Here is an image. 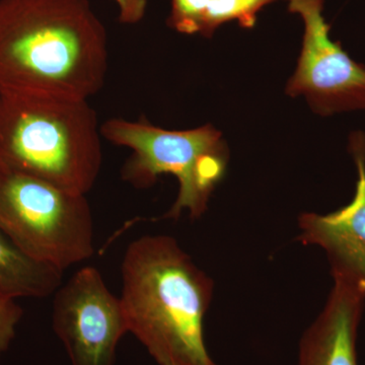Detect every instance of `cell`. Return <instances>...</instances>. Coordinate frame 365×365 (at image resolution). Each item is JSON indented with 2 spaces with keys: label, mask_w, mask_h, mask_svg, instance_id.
I'll return each mask as SVG.
<instances>
[{
  "label": "cell",
  "mask_w": 365,
  "mask_h": 365,
  "mask_svg": "<svg viewBox=\"0 0 365 365\" xmlns=\"http://www.w3.org/2000/svg\"><path fill=\"white\" fill-rule=\"evenodd\" d=\"M107 71V32L88 0H0V97L88 101Z\"/></svg>",
  "instance_id": "1"
},
{
  "label": "cell",
  "mask_w": 365,
  "mask_h": 365,
  "mask_svg": "<svg viewBox=\"0 0 365 365\" xmlns=\"http://www.w3.org/2000/svg\"><path fill=\"white\" fill-rule=\"evenodd\" d=\"M120 297L128 332L158 365H216L204 339L213 281L169 235L129 244Z\"/></svg>",
  "instance_id": "2"
},
{
  "label": "cell",
  "mask_w": 365,
  "mask_h": 365,
  "mask_svg": "<svg viewBox=\"0 0 365 365\" xmlns=\"http://www.w3.org/2000/svg\"><path fill=\"white\" fill-rule=\"evenodd\" d=\"M101 126L86 100L0 97V165L86 195L102 167Z\"/></svg>",
  "instance_id": "3"
},
{
  "label": "cell",
  "mask_w": 365,
  "mask_h": 365,
  "mask_svg": "<svg viewBox=\"0 0 365 365\" xmlns=\"http://www.w3.org/2000/svg\"><path fill=\"white\" fill-rule=\"evenodd\" d=\"M110 143L133 153L121 170L122 179L136 188H148L160 175H173L179 193L165 218L177 220L188 210L193 220L204 215L227 170L228 150L222 133L211 125L191 130H165L145 120L111 119L101 125Z\"/></svg>",
  "instance_id": "4"
},
{
  "label": "cell",
  "mask_w": 365,
  "mask_h": 365,
  "mask_svg": "<svg viewBox=\"0 0 365 365\" xmlns=\"http://www.w3.org/2000/svg\"><path fill=\"white\" fill-rule=\"evenodd\" d=\"M0 230L26 254L63 271L95 253L85 195L1 165Z\"/></svg>",
  "instance_id": "5"
},
{
  "label": "cell",
  "mask_w": 365,
  "mask_h": 365,
  "mask_svg": "<svg viewBox=\"0 0 365 365\" xmlns=\"http://www.w3.org/2000/svg\"><path fill=\"white\" fill-rule=\"evenodd\" d=\"M290 13L304 21V34L297 71L287 95L307 98L323 116L365 110V66L357 63L330 37L324 18V0H288Z\"/></svg>",
  "instance_id": "6"
},
{
  "label": "cell",
  "mask_w": 365,
  "mask_h": 365,
  "mask_svg": "<svg viewBox=\"0 0 365 365\" xmlns=\"http://www.w3.org/2000/svg\"><path fill=\"white\" fill-rule=\"evenodd\" d=\"M54 294L53 328L72 365H114L118 343L128 327L120 299L100 271L79 269Z\"/></svg>",
  "instance_id": "7"
},
{
  "label": "cell",
  "mask_w": 365,
  "mask_h": 365,
  "mask_svg": "<svg viewBox=\"0 0 365 365\" xmlns=\"http://www.w3.org/2000/svg\"><path fill=\"white\" fill-rule=\"evenodd\" d=\"M359 179L351 202L329 215H300L299 240L326 252L334 281L356 288L365 297V135L350 137Z\"/></svg>",
  "instance_id": "8"
},
{
  "label": "cell",
  "mask_w": 365,
  "mask_h": 365,
  "mask_svg": "<svg viewBox=\"0 0 365 365\" xmlns=\"http://www.w3.org/2000/svg\"><path fill=\"white\" fill-rule=\"evenodd\" d=\"M365 297L335 281L325 307L299 342L297 365H359L356 341Z\"/></svg>",
  "instance_id": "9"
},
{
  "label": "cell",
  "mask_w": 365,
  "mask_h": 365,
  "mask_svg": "<svg viewBox=\"0 0 365 365\" xmlns=\"http://www.w3.org/2000/svg\"><path fill=\"white\" fill-rule=\"evenodd\" d=\"M63 272L26 254L0 230V299L49 297L61 287Z\"/></svg>",
  "instance_id": "10"
},
{
  "label": "cell",
  "mask_w": 365,
  "mask_h": 365,
  "mask_svg": "<svg viewBox=\"0 0 365 365\" xmlns=\"http://www.w3.org/2000/svg\"><path fill=\"white\" fill-rule=\"evenodd\" d=\"M276 0H170L169 25L179 33L211 37L230 21L253 28L257 14Z\"/></svg>",
  "instance_id": "11"
},
{
  "label": "cell",
  "mask_w": 365,
  "mask_h": 365,
  "mask_svg": "<svg viewBox=\"0 0 365 365\" xmlns=\"http://www.w3.org/2000/svg\"><path fill=\"white\" fill-rule=\"evenodd\" d=\"M23 309L11 300L0 299V355L6 351L16 334Z\"/></svg>",
  "instance_id": "12"
},
{
  "label": "cell",
  "mask_w": 365,
  "mask_h": 365,
  "mask_svg": "<svg viewBox=\"0 0 365 365\" xmlns=\"http://www.w3.org/2000/svg\"><path fill=\"white\" fill-rule=\"evenodd\" d=\"M216 365H217V364H216Z\"/></svg>",
  "instance_id": "13"
}]
</instances>
